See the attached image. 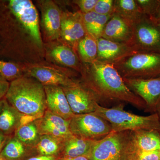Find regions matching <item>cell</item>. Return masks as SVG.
<instances>
[{
    "instance_id": "obj_30",
    "label": "cell",
    "mask_w": 160,
    "mask_h": 160,
    "mask_svg": "<svg viewBox=\"0 0 160 160\" xmlns=\"http://www.w3.org/2000/svg\"><path fill=\"white\" fill-rule=\"evenodd\" d=\"M113 0H98L93 11L101 15H112L113 14Z\"/></svg>"
},
{
    "instance_id": "obj_8",
    "label": "cell",
    "mask_w": 160,
    "mask_h": 160,
    "mask_svg": "<svg viewBox=\"0 0 160 160\" xmlns=\"http://www.w3.org/2000/svg\"><path fill=\"white\" fill-rule=\"evenodd\" d=\"M7 4L16 18L28 30L35 43L42 46L38 14L33 3L29 0H9Z\"/></svg>"
},
{
    "instance_id": "obj_35",
    "label": "cell",
    "mask_w": 160,
    "mask_h": 160,
    "mask_svg": "<svg viewBox=\"0 0 160 160\" xmlns=\"http://www.w3.org/2000/svg\"><path fill=\"white\" fill-rule=\"evenodd\" d=\"M58 159L57 157L38 155L32 157L25 160H58Z\"/></svg>"
},
{
    "instance_id": "obj_21",
    "label": "cell",
    "mask_w": 160,
    "mask_h": 160,
    "mask_svg": "<svg viewBox=\"0 0 160 160\" xmlns=\"http://www.w3.org/2000/svg\"><path fill=\"white\" fill-rule=\"evenodd\" d=\"M50 56L56 62L81 72L82 64L77 53L70 46L66 45H57L50 51Z\"/></svg>"
},
{
    "instance_id": "obj_37",
    "label": "cell",
    "mask_w": 160,
    "mask_h": 160,
    "mask_svg": "<svg viewBox=\"0 0 160 160\" xmlns=\"http://www.w3.org/2000/svg\"><path fill=\"white\" fill-rule=\"evenodd\" d=\"M151 18H153V19L155 20L157 22L160 21V4L156 13H155V14L154 15L153 17Z\"/></svg>"
},
{
    "instance_id": "obj_20",
    "label": "cell",
    "mask_w": 160,
    "mask_h": 160,
    "mask_svg": "<svg viewBox=\"0 0 160 160\" xmlns=\"http://www.w3.org/2000/svg\"><path fill=\"white\" fill-rule=\"evenodd\" d=\"M97 141L81 138L72 135L64 142L60 158L89 156L92 146Z\"/></svg>"
},
{
    "instance_id": "obj_36",
    "label": "cell",
    "mask_w": 160,
    "mask_h": 160,
    "mask_svg": "<svg viewBox=\"0 0 160 160\" xmlns=\"http://www.w3.org/2000/svg\"><path fill=\"white\" fill-rule=\"evenodd\" d=\"M58 160H90L88 156H82L75 158H59Z\"/></svg>"
},
{
    "instance_id": "obj_3",
    "label": "cell",
    "mask_w": 160,
    "mask_h": 160,
    "mask_svg": "<svg viewBox=\"0 0 160 160\" xmlns=\"http://www.w3.org/2000/svg\"><path fill=\"white\" fill-rule=\"evenodd\" d=\"M124 108V104L111 108L98 105L94 113L108 122L112 131L152 130L160 132V120L157 113L143 116L126 111Z\"/></svg>"
},
{
    "instance_id": "obj_16",
    "label": "cell",
    "mask_w": 160,
    "mask_h": 160,
    "mask_svg": "<svg viewBox=\"0 0 160 160\" xmlns=\"http://www.w3.org/2000/svg\"><path fill=\"white\" fill-rule=\"evenodd\" d=\"M47 110L63 118L70 120L74 115L62 87L44 86Z\"/></svg>"
},
{
    "instance_id": "obj_24",
    "label": "cell",
    "mask_w": 160,
    "mask_h": 160,
    "mask_svg": "<svg viewBox=\"0 0 160 160\" xmlns=\"http://www.w3.org/2000/svg\"><path fill=\"white\" fill-rule=\"evenodd\" d=\"M111 16L98 14L94 11L82 13L83 22L87 34L96 39L102 38L104 28Z\"/></svg>"
},
{
    "instance_id": "obj_39",
    "label": "cell",
    "mask_w": 160,
    "mask_h": 160,
    "mask_svg": "<svg viewBox=\"0 0 160 160\" xmlns=\"http://www.w3.org/2000/svg\"><path fill=\"white\" fill-rule=\"evenodd\" d=\"M156 113H157L160 120V104L158 106L157 109Z\"/></svg>"
},
{
    "instance_id": "obj_26",
    "label": "cell",
    "mask_w": 160,
    "mask_h": 160,
    "mask_svg": "<svg viewBox=\"0 0 160 160\" xmlns=\"http://www.w3.org/2000/svg\"><path fill=\"white\" fill-rule=\"evenodd\" d=\"M97 39L87 34L79 42L77 52L83 64H91L98 57Z\"/></svg>"
},
{
    "instance_id": "obj_7",
    "label": "cell",
    "mask_w": 160,
    "mask_h": 160,
    "mask_svg": "<svg viewBox=\"0 0 160 160\" xmlns=\"http://www.w3.org/2000/svg\"><path fill=\"white\" fill-rule=\"evenodd\" d=\"M132 46L138 51L160 53V27L158 22L144 15L134 23Z\"/></svg>"
},
{
    "instance_id": "obj_4",
    "label": "cell",
    "mask_w": 160,
    "mask_h": 160,
    "mask_svg": "<svg viewBox=\"0 0 160 160\" xmlns=\"http://www.w3.org/2000/svg\"><path fill=\"white\" fill-rule=\"evenodd\" d=\"M123 78H160V53L138 51L113 64Z\"/></svg>"
},
{
    "instance_id": "obj_27",
    "label": "cell",
    "mask_w": 160,
    "mask_h": 160,
    "mask_svg": "<svg viewBox=\"0 0 160 160\" xmlns=\"http://www.w3.org/2000/svg\"><path fill=\"white\" fill-rule=\"evenodd\" d=\"M13 136L25 146L32 149L37 143L41 135L35 120H32L21 125Z\"/></svg>"
},
{
    "instance_id": "obj_2",
    "label": "cell",
    "mask_w": 160,
    "mask_h": 160,
    "mask_svg": "<svg viewBox=\"0 0 160 160\" xmlns=\"http://www.w3.org/2000/svg\"><path fill=\"white\" fill-rule=\"evenodd\" d=\"M5 98L19 112L32 120L42 117L47 109L44 86L31 77L23 76L10 82Z\"/></svg>"
},
{
    "instance_id": "obj_41",
    "label": "cell",
    "mask_w": 160,
    "mask_h": 160,
    "mask_svg": "<svg viewBox=\"0 0 160 160\" xmlns=\"http://www.w3.org/2000/svg\"><path fill=\"white\" fill-rule=\"evenodd\" d=\"M0 160H5L4 159H3V158H2L1 157H0Z\"/></svg>"
},
{
    "instance_id": "obj_15",
    "label": "cell",
    "mask_w": 160,
    "mask_h": 160,
    "mask_svg": "<svg viewBox=\"0 0 160 160\" xmlns=\"http://www.w3.org/2000/svg\"><path fill=\"white\" fill-rule=\"evenodd\" d=\"M98 57L96 61L114 64L137 52L132 46L115 42L102 38L97 39Z\"/></svg>"
},
{
    "instance_id": "obj_17",
    "label": "cell",
    "mask_w": 160,
    "mask_h": 160,
    "mask_svg": "<svg viewBox=\"0 0 160 160\" xmlns=\"http://www.w3.org/2000/svg\"><path fill=\"white\" fill-rule=\"evenodd\" d=\"M40 3L42 23L46 35L49 39H58L61 37L62 12L52 1H42Z\"/></svg>"
},
{
    "instance_id": "obj_11",
    "label": "cell",
    "mask_w": 160,
    "mask_h": 160,
    "mask_svg": "<svg viewBox=\"0 0 160 160\" xmlns=\"http://www.w3.org/2000/svg\"><path fill=\"white\" fill-rule=\"evenodd\" d=\"M87 34L81 12H72L67 10L62 12L61 37L66 45L76 53L79 42Z\"/></svg>"
},
{
    "instance_id": "obj_18",
    "label": "cell",
    "mask_w": 160,
    "mask_h": 160,
    "mask_svg": "<svg viewBox=\"0 0 160 160\" xmlns=\"http://www.w3.org/2000/svg\"><path fill=\"white\" fill-rule=\"evenodd\" d=\"M131 143L132 154L143 152L160 151V132L152 130L131 131Z\"/></svg>"
},
{
    "instance_id": "obj_33",
    "label": "cell",
    "mask_w": 160,
    "mask_h": 160,
    "mask_svg": "<svg viewBox=\"0 0 160 160\" xmlns=\"http://www.w3.org/2000/svg\"><path fill=\"white\" fill-rule=\"evenodd\" d=\"M10 82L0 76V100L5 98L9 89Z\"/></svg>"
},
{
    "instance_id": "obj_1",
    "label": "cell",
    "mask_w": 160,
    "mask_h": 160,
    "mask_svg": "<svg viewBox=\"0 0 160 160\" xmlns=\"http://www.w3.org/2000/svg\"><path fill=\"white\" fill-rule=\"evenodd\" d=\"M82 66L80 81L100 106L128 103L146 111L144 102L129 90L113 65L96 61Z\"/></svg>"
},
{
    "instance_id": "obj_6",
    "label": "cell",
    "mask_w": 160,
    "mask_h": 160,
    "mask_svg": "<svg viewBox=\"0 0 160 160\" xmlns=\"http://www.w3.org/2000/svg\"><path fill=\"white\" fill-rule=\"evenodd\" d=\"M72 134L81 138L99 141L112 131L108 122L94 112L75 114L69 120Z\"/></svg>"
},
{
    "instance_id": "obj_19",
    "label": "cell",
    "mask_w": 160,
    "mask_h": 160,
    "mask_svg": "<svg viewBox=\"0 0 160 160\" xmlns=\"http://www.w3.org/2000/svg\"><path fill=\"white\" fill-rule=\"evenodd\" d=\"M32 121L15 109L5 98L0 114V131L8 136H13L17 129L24 123Z\"/></svg>"
},
{
    "instance_id": "obj_32",
    "label": "cell",
    "mask_w": 160,
    "mask_h": 160,
    "mask_svg": "<svg viewBox=\"0 0 160 160\" xmlns=\"http://www.w3.org/2000/svg\"><path fill=\"white\" fill-rule=\"evenodd\" d=\"M72 2L79 7L82 13H87L93 11L98 0H75Z\"/></svg>"
},
{
    "instance_id": "obj_31",
    "label": "cell",
    "mask_w": 160,
    "mask_h": 160,
    "mask_svg": "<svg viewBox=\"0 0 160 160\" xmlns=\"http://www.w3.org/2000/svg\"><path fill=\"white\" fill-rule=\"evenodd\" d=\"M129 160H160V151L137 152L132 154Z\"/></svg>"
},
{
    "instance_id": "obj_14",
    "label": "cell",
    "mask_w": 160,
    "mask_h": 160,
    "mask_svg": "<svg viewBox=\"0 0 160 160\" xmlns=\"http://www.w3.org/2000/svg\"><path fill=\"white\" fill-rule=\"evenodd\" d=\"M133 35V24L117 15L112 14L106 24L102 38L132 46Z\"/></svg>"
},
{
    "instance_id": "obj_38",
    "label": "cell",
    "mask_w": 160,
    "mask_h": 160,
    "mask_svg": "<svg viewBox=\"0 0 160 160\" xmlns=\"http://www.w3.org/2000/svg\"><path fill=\"white\" fill-rule=\"evenodd\" d=\"M4 102H5V98L2 100H0V114L2 110L3 106H4Z\"/></svg>"
},
{
    "instance_id": "obj_12",
    "label": "cell",
    "mask_w": 160,
    "mask_h": 160,
    "mask_svg": "<svg viewBox=\"0 0 160 160\" xmlns=\"http://www.w3.org/2000/svg\"><path fill=\"white\" fill-rule=\"evenodd\" d=\"M27 74L38 80L43 86L67 87L74 85L78 81L70 73L49 66H33L28 70Z\"/></svg>"
},
{
    "instance_id": "obj_40",
    "label": "cell",
    "mask_w": 160,
    "mask_h": 160,
    "mask_svg": "<svg viewBox=\"0 0 160 160\" xmlns=\"http://www.w3.org/2000/svg\"><path fill=\"white\" fill-rule=\"evenodd\" d=\"M158 23V24L159 26L160 27V21H159V22H157Z\"/></svg>"
},
{
    "instance_id": "obj_9",
    "label": "cell",
    "mask_w": 160,
    "mask_h": 160,
    "mask_svg": "<svg viewBox=\"0 0 160 160\" xmlns=\"http://www.w3.org/2000/svg\"><path fill=\"white\" fill-rule=\"evenodd\" d=\"M123 79L129 90L144 102L146 111L156 113L160 104V78L147 79Z\"/></svg>"
},
{
    "instance_id": "obj_13",
    "label": "cell",
    "mask_w": 160,
    "mask_h": 160,
    "mask_svg": "<svg viewBox=\"0 0 160 160\" xmlns=\"http://www.w3.org/2000/svg\"><path fill=\"white\" fill-rule=\"evenodd\" d=\"M41 135H49L66 140L72 135L69 129V120L46 109L42 117L34 120Z\"/></svg>"
},
{
    "instance_id": "obj_34",
    "label": "cell",
    "mask_w": 160,
    "mask_h": 160,
    "mask_svg": "<svg viewBox=\"0 0 160 160\" xmlns=\"http://www.w3.org/2000/svg\"><path fill=\"white\" fill-rule=\"evenodd\" d=\"M12 136H8L4 134L0 131V154L2 153L3 149L7 144V142Z\"/></svg>"
},
{
    "instance_id": "obj_5",
    "label": "cell",
    "mask_w": 160,
    "mask_h": 160,
    "mask_svg": "<svg viewBox=\"0 0 160 160\" xmlns=\"http://www.w3.org/2000/svg\"><path fill=\"white\" fill-rule=\"evenodd\" d=\"M131 131H112L97 141L89 154L90 160H129L132 155Z\"/></svg>"
},
{
    "instance_id": "obj_29",
    "label": "cell",
    "mask_w": 160,
    "mask_h": 160,
    "mask_svg": "<svg viewBox=\"0 0 160 160\" xmlns=\"http://www.w3.org/2000/svg\"><path fill=\"white\" fill-rule=\"evenodd\" d=\"M142 13L152 18L160 6V0H136Z\"/></svg>"
},
{
    "instance_id": "obj_23",
    "label": "cell",
    "mask_w": 160,
    "mask_h": 160,
    "mask_svg": "<svg viewBox=\"0 0 160 160\" xmlns=\"http://www.w3.org/2000/svg\"><path fill=\"white\" fill-rule=\"evenodd\" d=\"M65 141L51 136L41 135L32 148V152H36L38 156L57 157L61 154Z\"/></svg>"
},
{
    "instance_id": "obj_25",
    "label": "cell",
    "mask_w": 160,
    "mask_h": 160,
    "mask_svg": "<svg viewBox=\"0 0 160 160\" xmlns=\"http://www.w3.org/2000/svg\"><path fill=\"white\" fill-rule=\"evenodd\" d=\"M32 152V149L25 146L13 135L7 142L0 157L5 160H24L26 155Z\"/></svg>"
},
{
    "instance_id": "obj_22",
    "label": "cell",
    "mask_w": 160,
    "mask_h": 160,
    "mask_svg": "<svg viewBox=\"0 0 160 160\" xmlns=\"http://www.w3.org/2000/svg\"><path fill=\"white\" fill-rule=\"evenodd\" d=\"M112 14L117 15L133 24L144 15L136 0H114Z\"/></svg>"
},
{
    "instance_id": "obj_10",
    "label": "cell",
    "mask_w": 160,
    "mask_h": 160,
    "mask_svg": "<svg viewBox=\"0 0 160 160\" xmlns=\"http://www.w3.org/2000/svg\"><path fill=\"white\" fill-rule=\"evenodd\" d=\"M62 88L74 114L92 113L96 111L98 103L80 80L72 86Z\"/></svg>"
},
{
    "instance_id": "obj_28",
    "label": "cell",
    "mask_w": 160,
    "mask_h": 160,
    "mask_svg": "<svg viewBox=\"0 0 160 160\" xmlns=\"http://www.w3.org/2000/svg\"><path fill=\"white\" fill-rule=\"evenodd\" d=\"M22 70L16 63L0 60V76L8 82L23 76Z\"/></svg>"
}]
</instances>
